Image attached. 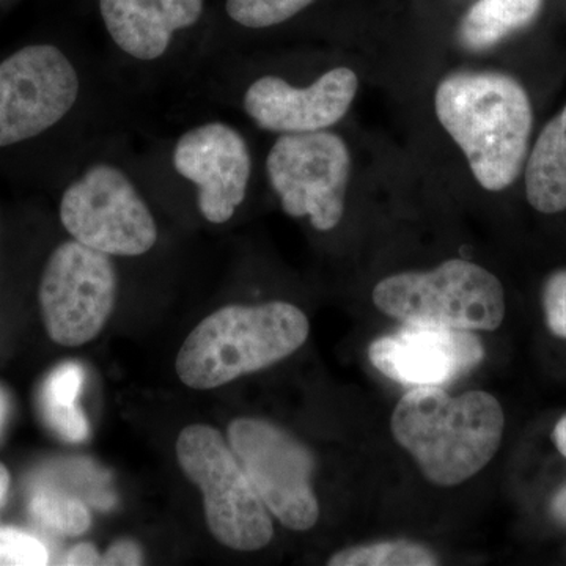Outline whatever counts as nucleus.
Listing matches in <instances>:
<instances>
[{"mask_svg":"<svg viewBox=\"0 0 566 566\" xmlns=\"http://www.w3.org/2000/svg\"><path fill=\"white\" fill-rule=\"evenodd\" d=\"M63 565H102V554L96 551V547L93 546L92 543H81V545L74 546L73 549L66 554Z\"/></svg>","mask_w":566,"mask_h":566,"instance_id":"5701e85b","label":"nucleus"},{"mask_svg":"<svg viewBox=\"0 0 566 566\" xmlns=\"http://www.w3.org/2000/svg\"><path fill=\"white\" fill-rule=\"evenodd\" d=\"M316 0H223L227 24L241 31H268L292 21Z\"/></svg>","mask_w":566,"mask_h":566,"instance_id":"a211bd4d","label":"nucleus"},{"mask_svg":"<svg viewBox=\"0 0 566 566\" xmlns=\"http://www.w3.org/2000/svg\"><path fill=\"white\" fill-rule=\"evenodd\" d=\"M374 303L382 314L412 326L494 331L505 316V292L493 273L449 260L428 273H401L376 283Z\"/></svg>","mask_w":566,"mask_h":566,"instance_id":"6e6552de","label":"nucleus"},{"mask_svg":"<svg viewBox=\"0 0 566 566\" xmlns=\"http://www.w3.org/2000/svg\"><path fill=\"white\" fill-rule=\"evenodd\" d=\"M434 111L483 189L504 191L517 180L526 166L534 111L515 77L488 70L450 73L436 88Z\"/></svg>","mask_w":566,"mask_h":566,"instance_id":"20e7f679","label":"nucleus"},{"mask_svg":"<svg viewBox=\"0 0 566 566\" xmlns=\"http://www.w3.org/2000/svg\"><path fill=\"white\" fill-rule=\"evenodd\" d=\"M10 400L6 390L0 387V434H2L3 427H6L7 419H9Z\"/></svg>","mask_w":566,"mask_h":566,"instance_id":"a878e982","label":"nucleus"},{"mask_svg":"<svg viewBox=\"0 0 566 566\" xmlns=\"http://www.w3.org/2000/svg\"><path fill=\"white\" fill-rule=\"evenodd\" d=\"M114 256L69 237L48 256L39 301L44 327L55 344H88L114 312L118 271Z\"/></svg>","mask_w":566,"mask_h":566,"instance_id":"9b49d317","label":"nucleus"},{"mask_svg":"<svg viewBox=\"0 0 566 566\" xmlns=\"http://www.w3.org/2000/svg\"><path fill=\"white\" fill-rule=\"evenodd\" d=\"M390 424L398 444L430 482L455 486L493 460L505 416L491 394L452 397L441 387H415L398 401Z\"/></svg>","mask_w":566,"mask_h":566,"instance_id":"39448f33","label":"nucleus"},{"mask_svg":"<svg viewBox=\"0 0 566 566\" xmlns=\"http://www.w3.org/2000/svg\"><path fill=\"white\" fill-rule=\"evenodd\" d=\"M546 322L557 337L566 338V270L551 274L543 289Z\"/></svg>","mask_w":566,"mask_h":566,"instance_id":"412c9836","label":"nucleus"},{"mask_svg":"<svg viewBox=\"0 0 566 566\" xmlns=\"http://www.w3.org/2000/svg\"><path fill=\"white\" fill-rule=\"evenodd\" d=\"M308 333L307 316L290 303L226 305L186 337L175 370L192 389H216L292 356Z\"/></svg>","mask_w":566,"mask_h":566,"instance_id":"423d86ee","label":"nucleus"},{"mask_svg":"<svg viewBox=\"0 0 566 566\" xmlns=\"http://www.w3.org/2000/svg\"><path fill=\"white\" fill-rule=\"evenodd\" d=\"M553 509L554 513H556L560 520L566 521V486L564 490H560V493H558L556 499H554Z\"/></svg>","mask_w":566,"mask_h":566,"instance_id":"bb28decb","label":"nucleus"},{"mask_svg":"<svg viewBox=\"0 0 566 566\" xmlns=\"http://www.w3.org/2000/svg\"><path fill=\"white\" fill-rule=\"evenodd\" d=\"M264 177L286 216L331 232L344 219L352 151L331 129L275 136Z\"/></svg>","mask_w":566,"mask_h":566,"instance_id":"9d476101","label":"nucleus"},{"mask_svg":"<svg viewBox=\"0 0 566 566\" xmlns=\"http://www.w3.org/2000/svg\"><path fill=\"white\" fill-rule=\"evenodd\" d=\"M10 491V472L6 465L0 464V510L6 505Z\"/></svg>","mask_w":566,"mask_h":566,"instance_id":"b1692460","label":"nucleus"},{"mask_svg":"<svg viewBox=\"0 0 566 566\" xmlns=\"http://www.w3.org/2000/svg\"><path fill=\"white\" fill-rule=\"evenodd\" d=\"M526 196L536 211L566 210V104L554 115L526 159Z\"/></svg>","mask_w":566,"mask_h":566,"instance_id":"4468645a","label":"nucleus"},{"mask_svg":"<svg viewBox=\"0 0 566 566\" xmlns=\"http://www.w3.org/2000/svg\"><path fill=\"white\" fill-rule=\"evenodd\" d=\"M554 442H556L558 452L566 457V417L557 423L554 430Z\"/></svg>","mask_w":566,"mask_h":566,"instance_id":"393cba45","label":"nucleus"},{"mask_svg":"<svg viewBox=\"0 0 566 566\" xmlns=\"http://www.w3.org/2000/svg\"><path fill=\"white\" fill-rule=\"evenodd\" d=\"M29 512L40 526L59 535H82L92 526V515L84 502L50 488H41L32 495Z\"/></svg>","mask_w":566,"mask_h":566,"instance_id":"f3484780","label":"nucleus"},{"mask_svg":"<svg viewBox=\"0 0 566 566\" xmlns=\"http://www.w3.org/2000/svg\"><path fill=\"white\" fill-rule=\"evenodd\" d=\"M144 564L140 547L129 539H120L114 543L102 556V565L107 566H136Z\"/></svg>","mask_w":566,"mask_h":566,"instance_id":"4be33fe9","label":"nucleus"},{"mask_svg":"<svg viewBox=\"0 0 566 566\" xmlns=\"http://www.w3.org/2000/svg\"><path fill=\"white\" fill-rule=\"evenodd\" d=\"M48 564H50V553L39 538L18 528H0V565L43 566Z\"/></svg>","mask_w":566,"mask_h":566,"instance_id":"aec40b11","label":"nucleus"},{"mask_svg":"<svg viewBox=\"0 0 566 566\" xmlns=\"http://www.w3.org/2000/svg\"><path fill=\"white\" fill-rule=\"evenodd\" d=\"M84 379V368L80 364L66 363L51 371L41 389L44 420L69 442H82L88 438L87 417L77 406Z\"/></svg>","mask_w":566,"mask_h":566,"instance_id":"dca6fc26","label":"nucleus"},{"mask_svg":"<svg viewBox=\"0 0 566 566\" xmlns=\"http://www.w3.org/2000/svg\"><path fill=\"white\" fill-rule=\"evenodd\" d=\"M483 346L472 331L408 324L368 348L371 364L405 386L439 387L482 363Z\"/></svg>","mask_w":566,"mask_h":566,"instance_id":"ddd939ff","label":"nucleus"},{"mask_svg":"<svg viewBox=\"0 0 566 566\" xmlns=\"http://www.w3.org/2000/svg\"><path fill=\"white\" fill-rule=\"evenodd\" d=\"M359 80L348 66L324 71L307 84L277 73L249 77L244 84L199 81L182 96L188 107L237 106L253 126L274 136L324 132L352 109Z\"/></svg>","mask_w":566,"mask_h":566,"instance_id":"0eeeda50","label":"nucleus"},{"mask_svg":"<svg viewBox=\"0 0 566 566\" xmlns=\"http://www.w3.org/2000/svg\"><path fill=\"white\" fill-rule=\"evenodd\" d=\"M331 566H431L438 558L430 549L417 543L397 542L374 543L348 547L331 557Z\"/></svg>","mask_w":566,"mask_h":566,"instance_id":"6ab92c4d","label":"nucleus"},{"mask_svg":"<svg viewBox=\"0 0 566 566\" xmlns=\"http://www.w3.org/2000/svg\"><path fill=\"white\" fill-rule=\"evenodd\" d=\"M178 115L180 120L164 133L142 126L140 144L133 139L134 166L155 200H186L208 226H226L251 196V142L208 107Z\"/></svg>","mask_w":566,"mask_h":566,"instance_id":"f03ea898","label":"nucleus"},{"mask_svg":"<svg viewBox=\"0 0 566 566\" xmlns=\"http://www.w3.org/2000/svg\"><path fill=\"white\" fill-rule=\"evenodd\" d=\"M229 444L263 504L282 526L305 532L319 517L312 476L314 455L292 434L263 419L233 420Z\"/></svg>","mask_w":566,"mask_h":566,"instance_id":"f8f14e48","label":"nucleus"},{"mask_svg":"<svg viewBox=\"0 0 566 566\" xmlns=\"http://www.w3.org/2000/svg\"><path fill=\"white\" fill-rule=\"evenodd\" d=\"M147 123L104 51L32 43L0 61V151L62 136L81 155Z\"/></svg>","mask_w":566,"mask_h":566,"instance_id":"f257e3e1","label":"nucleus"},{"mask_svg":"<svg viewBox=\"0 0 566 566\" xmlns=\"http://www.w3.org/2000/svg\"><path fill=\"white\" fill-rule=\"evenodd\" d=\"M175 450L186 476L202 491L211 535L230 549L270 545L274 535L270 510L221 431L210 424H189L178 436Z\"/></svg>","mask_w":566,"mask_h":566,"instance_id":"1a4fd4ad","label":"nucleus"},{"mask_svg":"<svg viewBox=\"0 0 566 566\" xmlns=\"http://www.w3.org/2000/svg\"><path fill=\"white\" fill-rule=\"evenodd\" d=\"M136 133L88 153L61 181L63 230L114 259H142L161 241L155 197L134 166Z\"/></svg>","mask_w":566,"mask_h":566,"instance_id":"7ed1b4c3","label":"nucleus"},{"mask_svg":"<svg viewBox=\"0 0 566 566\" xmlns=\"http://www.w3.org/2000/svg\"><path fill=\"white\" fill-rule=\"evenodd\" d=\"M543 0H479L464 14L460 40L469 50H488L538 17Z\"/></svg>","mask_w":566,"mask_h":566,"instance_id":"2eb2a0df","label":"nucleus"}]
</instances>
